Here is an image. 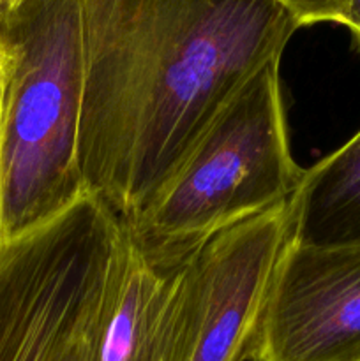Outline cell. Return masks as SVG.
<instances>
[{
    "mask_svg": "<svg viewBox=\"0 0 360 361\" xmlns=\"http://www.w3.org/2000/svg\"><path fill=\"white\" fill-rule=\"evenodd\" d=\"M85 194L140 221L212 120L300 28L277 0H80Z\"/></svg>",
    "mask_w": 360,
    "mask_h": 361,
    "instance_id": "obj_1",
    "label": "cell"
},
{
    "mask_svg": "<svg viewBox=\"0 0 360 361\" xmlns=\"http://www.w3.org/2000/svg\"><path fill=\"white\" fill-rule=\"evenodd\" d=\"M85 62L80 0L0 9V233L20 238L85 194L80 122Z\"/></svg>",
    "mask_w": 360,
    "mask_h": 361,
    "instance_id": "obj_2",
    "label": "cell"
},
{
    "mask_svg": "<svg viewBox=\"0 0 360 361\" xmlns=\"http://www.w3.org/2000/svg\"><path fill=\"white\" fill-rule=\"evenodd\" d=\"M119 219L85 196L0 245V361H94L122 268Z\"/></svg>",
    "mask_w": 360,
    "mask_h": 361,
    "instance_id": "obj_3",
    "label": "cell"
},
{
    "mask_svg": "<svg viewBox=\"0 0 360 361\" xmlns=\"http://www.w3.org/2000/svg\"><path fill=\"white\" fill-rule=\"evenodd\" d=\"M304 171L289 150L279 62H272L229 99L152 207L127 228L155 242L198 245L292 200Z\"/></svg>",
    "mask_w": 360,
    "mask_h": 361,
    "instance_id": "obj_4",
    "label": "cell"
},
{
    "mask_svg": "<svg viewBox=\"0 0 360 361\" xmlns=\"http://www.w3.org/2000/svg\"><path fill=\"white\" fill-rule=\"evenodd\" d=\"M292 200L201 242L180 271L159 361H247L282 252Z\"/></svg>",
    "mask_w": 360,
    "mask_h": 361,
    "instance_id": "obj_5",
    "label": "cell"
},
{
    "mask_svg": "<svg viewBox=\"0 0 360 361\" xmlns=\"http://www.w3.org/2000/svg\"><path fill=\"white\" fill-rule=\"evenodd\" d=\"M247 361H360V245L289 240Z\"/></svg>",
    "mask_w": 360,
    "mask_h": 361,
    "instance_id": "obj_6",
    "label": "cell"
},
{
    "mask_svg": "<svg viewBox=\"0 0 360 361\" xmlns=\"http://www.w3.org/2000/svg\"><path fill=\"white\" fill-rule=\"evenodd\" d=\"M124 229L122 268L94 361H159L166 310L196 247Z\"/></svg>",
    "mask_w": 360,
    "mask_h": 361,
    "instance_id": "obj_7",
    "label": "cell"
},
{
    "mask_svg": "<svg viewBox=\"0 0 360 361\" xmlns=\"http://www.w3.org/2000/svg\"><path fill=\"white\" fill-rule=\"evenodd\" d=\"M292 242L307 247L360 245V130L304 171L292 197Z\"/></svg>",
    "mask_w": 360,
    "mask_h": 361,
    "instance_id": "obj_8",
    "label": "cell"
},
{
    "mask_svg": "<svg viewBox=\"0 0 360 361\" xmlns=\"http://www.w3.org/2000/svg\"><path fill=\"white\" fill-rule=\"evenodd\" d=\"M293 16L300 27L314 23H342L349 0H277Z\"/></svg>",
    "mask_w": 360,
    "mask_h": 361,
    "instance_id": "obj_9",
    "label": "cell"
},
{
    "mask_svg": "<svg viewBox=\"0 0 360 361\" xmlns=\"http://www.w3.org/2000/svg\"><path fill=\"white\" fill-rule=\"evenodd\" d=\"M341 25H344L352 32L356 46L360 48V0H349L348 11H346L344 20H342Z\"/></svg>",
    "mask_w": 360,
    "mask_h": 361,
    "instance_id": "obj_10",
    "label": "cell"
},
{
    "mask_svg": "<svg viewBox=\"0 0 360 361\" xmlns=\"http://www.w3.org/2000/svg\"><path fill=\"white\" fill-rule=\"evenodd\" d=\"M14 2H18V0H0V9H4V7L11 6V4H14Z\"/></svg>",
    "mask_w": 360,
    "mask_h": 361,
    "instance_id": "obj_11",
    "label": "cell"
},
{
    "mask_svg": "<svg viewBox=\"0 0 360 361\" xmlns=\"http://www.w3.org/2000/svg\"><path fill=\"white\" fill-rule=\"evenodd\" d=\"M2 243H4V242H2V233H0V245H2Z\"/></svg>",
    "mask_w": 360,
    "mask_h": 361,
    "instance_id": "obj_12",
    "label": "cell"
}]
</instances>
